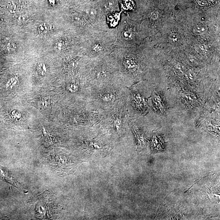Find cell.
I'll list each match as a JSON object with an SVG mask.
<instances>
[{"label": "cell", "instance_id": "obj_1", "mask_svg": "<svg viewBox=\"0 0 220 220\" xmlns=\"http://www.w3.org/2000/svg\"><path fill=\"white\" fill-rule=\"evenodd\" d=\"M81 76L87 87H101L117 82L123 84L117 65L111 54L89 59Z\"/></svg>", "mask_w": 220, "mask_h": 220}, {"label": "cell", "instance_id": "obj_2", "mask_svg": "<svg viewBox=\"0 0 220 220\" xmlns=\"http://www.w3.org/2000/svg\"><path fill=\"white\" fill-rule=\"evenodd\" d=\"M129 89L122 83L87 87L86 99L102 111L122 107L127 103Z\"/></svg>", "mask_w": 220, "mask_h": 220}, {"label": "cell", "instance_id": "obj_3", "mask_svg": "<svg viewBox=\"0 0 220 220\" xmlns=\"http://www.w3.org/2000/svg\"><path fill=\"white\" fill-rule=\"evenodd\" d=\"M111 55L115 60L125 86L129 88L142 81L144 76V63L128 46H116Z\"/></svg>", "mask_w": 220, "mask_h": 220}, {"label": "cell", "instance_id": "obj_4", "mask_svg": "<svg viewBox=\"0 0 220 220\" xmlns=\"http://www.w3.org/2000/svg\"><path fill=\"white\" fill-rule=\"evenodd\" d=\"M116 46L115 29L99 32L93 35L82 43V56L89 59L110 55Z\"/></svg>", "mask_w": 220, "mask_h": 220}, {"label": "cell", "instance_id": "obj_5", "mask_svg": "<svg viewBox=\"0 0 220 220\" xmlns=\"http://www.w3.org/2000/svg\"><path fill=\"white\" fill-rule=\"evenodd\" d=\"M126 104L104 112L103 119L100 122L106 128H111L116 133L121 135L128 126Z\"/></svg>", "mask_w": 220, "mask_h": 220}, {"label": "cell", "instance_id": "obj_6", "mask_svg": "<svg viewBox=\"0 0 220 220\" xmlns=\"http://www.w3.org/2000/svg\"><path fill=\"white\" fill-rule=\"evenodd\" d=\"M87 22L96 33L110 30L107 18L100 6L93 3L87 4L81 11Z\"/></svg>", "mask_w": 220, "mask_h": 220}, {"label": "cell", "instance_id": "obj_7", "mask_svg": "<svg viewBox=\"0 0 220 220\" xmlns=\"http://www.w3.org/2000/svg\"><path fill=\"white\" fill-rule=\"evenodd\" d=\"M128 89L129 95L126 103L127 109L138 115H146L149 108L148 99L144 92L139 89L136 84L128 88Z\"/></svg>", "mask_w": 220, "mask_h": 220}, {"label": "cell", "instance_id": "obj_8", "mask_svg": "<svg viewBox=\"0 0 220 220\" xmlns=\"http://www.w3.org/2000/svg\"><path fill=\"white\" fill-rule=\"evenodd\" d=\"M116 46H128L133 42L137 36L135 27L128 18L121 14L120 21L115 28Z\"/></svg>", "mask_w": 220, "mask_h": 220}, {"label": "cell", "instance_id": "obj_9", "mask_svg": "<svg viewBox=\"0 0 220 220\" xmlns=\"http://www.w3.org/2000/svg\"><path fill=\"white\" fill-rule=\"evenodd\" d=\"M151 98L155 111L162 115L166 114L167 106L162 95L160 92L154 91L152 94Z\"/></svg>", "mask_w": 220, "mask_h": 220}, {"label": "cell", "instance_id": "obj_10", "mask_svg": "<svg viewBox=\"0 0 220 220\" xmlns=\"http://www.w3.org/2000/svg\"><path fill=\"white\" fill-rule=\"evenodd\" d=\"M118 0H105L100 5L105 15L117 12H121L119 8Z\"/></svg>", "mask_w": 220, "mask_h": 220}, {"label": "cell", "instance_id": "obj_11", "mask_svg": "<svg viewBox=\"0 0 220 220\" xmlns=\"http://www.w3.org/2000/svg\"><path fill=\"white\" fill-rule=\"evenodd\" d=\"M52 28L51 24L47 23H42L38 27L37 32L38 34L45 35L49 33Z\"/></svg>", "mask_w": 220, "mask_h": 220}, {"label": "cell", "instance_id": "obj_12", "mask_svg": "<svg viewBox=\"0 0 220 220\" xmlns=\"http://www.w3.org/2000/svg\"><path fill=\"white\" fill-rule=\"evenodd\" d=\"M207 28L204 25H198L195 26L193 29V32L195 34L201 35L207 32Z\"/></svg>", "mask_w": 220, "mask_h": 220}, {"label": "cell", "instance_id": "obj_13", "mask_svg": "<svg viewBox=\"0 0 220 220\" xmlns=\"http://www.w3.org/2000/svg\"><path fill=\"white\" fill-rule=\"evenodd\" d=\"M37 73L40 76H45L47 72V68L45 64L40 62L36 66Z\"/></svg>", "mask_w": 220, "mask_h": 220}, {"label": "cell", "instance_id": "obj_14", "mask_svg": "<svg viewBox=\"0 0 220 220\" xmlns=\"http://www.w3.org/2000/svg\"><path fill=\"white\" fill-rule=\"evenodd\" d=\"M195 48L197 52L200 54H205L208 53V50L207 46L203 44L197 45Z\"/></svg>", "mask_w": 220, "mask_h": 220}, {"label": "cell", "instance_id": "obj_15", "mask_svg": "<svg viewBox=\"0 0 220 220\" xmlns=\"http://www.w3.org/2000/svg\"><path fill=\"white\" fill-rule=\"evenodd\" d=\"M18 77L14 76L11 78L7 83L6 84L7 87L9 88L10 87L11 88H12L13 87L15 86L18 82Z\"/></svg>", "mask_w": 220, "mask_h": 220}, {"label": "cell", "instance_id": "obj_16", "mask_svg": "<svg viewBox=\"0 0 220 220\" xmlns=\"http://www.w3.org/2000/svg\"><path fill=\"white\" fill-rule=\"evenodd\" d=\"M169 39L171 42L174 44H176L180 41V37L177 34L172 33L170 35Z\"/></svg>", "mask_w": 220, "mask_h": 220}, {"label": "cell", "instance_id": "obj_17", "mask_svg": "<svg viewBox=\"0 0 220 220\" xmlns=\"http://www.w3.org/2000/svg\"><path fill=\"white\" fill-rule=\"evenodd\" d=\"M11 117L14 120L18 121L21 118V114L18 111L14 110L11 113Z\"/></svg>", "mask_w": 220, "mask_h": 220}, {"label": "cell", "instance_id": "obj_18", "mask_svg": "<svg viewBox=\"0 0 220 220\" xmlns=\"http://www.w3.org/2000/svg\"><path fill=\"white\" fill-rule=\"evenodd\" d=\"M38 105L41 109H45L49 107L50 105V102L49 100L47 99H43L40 100L38 103Z\"/></svg>", "mask_w": 220, "mask_h": 220}, {"label": "cell", "instance_id": "obj_19", "mask_svg": "<svg viewBox=\"0 0 220 220\" xmlns=\"http://www.w3.org/2000/svg\"><path fill=\"white\" fill-rule=\"evenodd\" d=\"M28 18L26 16H23V15H20L16 17V22L18 23H23L25 21H26Z\"/></svg>", "mask_w": 220, "mask_h": 220}, {"label": "cell", "instance_id": "obj_20", "mask_svg": "<svg viewBox=\"0 0 220 220\" xmlns=\"http://www.w3.org/2000/svg\"><path fill=\"white\" fill-rule=\"evenodd\" d=\"M18 9V5L15 3L12 2L9 6V10L12 12H15Z\"/></svg>", "mask_w": 220, "mask_h": 220}, {"label": "cell", "instance_id": "obj_21", "mask_svg": "<svg viewBox=\"0 0 220 220\" xmlns=\"http://www.w3.org/2000/svg\"><path fill=\"white\" fill-rule=\"evenodd\" d=\"M198 3L201 6L207 5L208 4V0H198Z\"/></svg>", "mask_w": 220, "mask_h": 220}, {"label": "cell", "instance_id": "obj_22", "mask_svg": "<svg viewBox=\"0 0 220 220\" xmlns=\"http://www.w3.org/2000/svg\"><path fill=\"white\" fill-rule=\"evenodd\" d=\"M157 16H158V14H157V13L155 12H152V13H151V15H150V17H151L152 19H155L156 18H157Z\"/></svg>", "mask_w": 220, "mask_h": 220}, {"label": "cell", "instance_id": "obj_23", "mask_svg": "<svg viewBox=\"0 0 220 220\" xmlns=\"http://www.w3.org/2000/svg\"><path fill=\"white\" fill-rule=\"evenodd\" d=\"M49 1L51 5H54L55 4L56 0H49Z\"/></svg>", "mask_w": 220, "mask_h": 220}]
</instances>
